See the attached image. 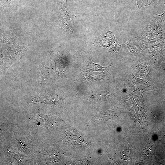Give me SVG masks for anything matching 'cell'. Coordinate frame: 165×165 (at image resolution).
<instances>
[{"label": "cell", "mask_w": 165, "mask_h": 165, "mask_svg": "<svg viewBox=\"0 0 165 165\" xmlns=\"http://www.w3.org/2000/svg\"><path fill=\"white\" fill-rule=\"evenodd\" d=\"M140 42L148 45L165 39V11L156 14L142 30L137 37Z\"/></svg>", "instance_id": "1"}, {"label": "cell", "mask_w": 165, "mask_h": 165, "mask_svg": "<svg viewBox=\"0 0 165 165\" xmlns=\"http://www.w3.org/2000/svg\"><path fill=\"white\" fill-rule=\"evenodd\" d=\"M112 33L109 31L98 36L94 41L95 46L105 47L109 52L113 53L118 51L121 46L116 40L114 35H110Z\"/></svg>", "instance_id": "2"}, {"label": "cell", "mask_w": 165, "mask_h": 165, "mask_svg": "<svg viewBox=\"0 0 165 165\" xmlns=\"http://www.w3.org/2000/svg\"><path fill=\"white\" fill-rule=\"evenodd\" d=\"M121 37L124 44L130 52L134 54H138L142 52L138 44L139 41L138 38L131 37L123 33L121 34Z\"/></svg>", "instance_id": "3"}, {"label": "cell", "mask_w": 165, "mask_h": 165, "mask_svg": "<svg viewBox=\"0 0 165 165\" xmlns=\"http://www.w3.org/2000/svg\"><path fill=\"white\" fill-rule=\"evenodd\" d=\"M110 66L106 67H104L101 66L99 64L93 63L91 61L87 66L86 68L85 72L90 71H99L103 72L106 71V68Z\"/></svg>", "instance_id": "4"}, {"label": "cell", "mask_w": 165, "mask_h": 165, "mask_svg": "<svg viewBox=\"0 0 165 165\" xmlns=\"http://www.w3.org/2000/svg\"><path fill=\"white\" fill-rule=\"evenodd\" d=\"M138 8L147 6L152 4V0H135Z\"/></svg>", "instance_id": "5"}, {"label": "cell", "mask_w": 165, "mask_h": 165, "mask_svg": "<svg viewBox=\"0 0 165 165\" xmlns=\"http://www.w3.org/2000/svg\"><path fill=\"white\" fill-rule=\"evenodd\" d=\"M18 146L19 148L23 151H26V149L28 151V147L26 144L21 140H18L17 141Z\"/></svg>", "instance_id": "6"}, {"label": "cell", "mask_w": 165, "mask_h": 165, "mask_svg": "<svg viewBox=\"0 0 165 165\" xmlns=\"http://www.w3.org/2000/svg\"><path fill=\"white\" fill-rule=\"evenodd\" d=\"M152 1L156 4L160 5L163 3V0H152Z\"/></svg>", "instance_id": "7"}]
</instances>
